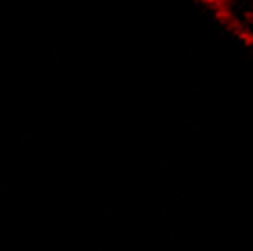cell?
Returning <instances> with one entry per match:
<instances>
[{"label": "cell", "instance_id": "cell-1", "mask_svg": "<svg viewBox=\"0 0 253 251\" xmlns=\"http://www.w3.org/2000/svg\"><path fill=\"white\" fill-rule=\"evenodd\" d=\"M202 2H208V4H215V2H219V0H202Z\"/></svg>", "mask_w": 253, "mask_h": 251}]
</instances>
